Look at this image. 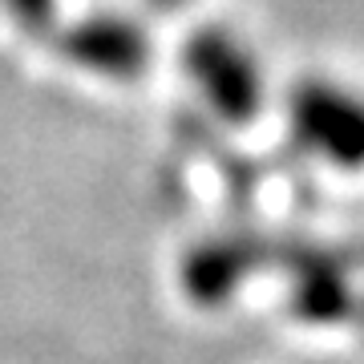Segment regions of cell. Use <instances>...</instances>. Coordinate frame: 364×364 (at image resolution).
Masks as SVG:
<instances>
[{
	"instance_id": "277c9868",
	"label": "cell",
	"mask_w": 364,
	"mask_h": 364,
	"mask_svg": "<svg viewBox=\"0 0 364 364\" xmlns=\"http://www.w3.org/2000/svg\"><path fill=\"white\" fill-rule=\"evenodd\" d=\"M259 267V247L239 235H219L198 243L182 259V291L198 308H223L247 284V275Z\"/></svg>"
},
{
	"instance_id": "5b68a950",
	"label": "cell",
	"mask_w": 364,
	"mask_h": 364,
	"mask_svg": "<svg viewBox=\"0 0 364 364\" xmlns=\"http://www.w3.org/2000/svg\"><path fill=\"white\" fill-rule=\"evenodd\" d=\"M291 312L304 324H340L356 316V296L340 255H324L312 247L291 255Z\"/></svg>"
},
{
	"instance_id": "8992f818",
	"label": "cell",
	"mask_w": 364,
	"mask_h": 364,
	"mask_svg": "<svg viewBox=\"0 0 364 364\" xmlns=\"http://www.w3.org/2000/svg\"><path fill=\"white\" fill-rule=\"evenodd\" d=\"M4 9L13 13V21H21L25 28L41 33V28L53 25V16H57V0H4Z\"/></svg>"
},
{
	"instance_id": "3957f363",
	"label": "cell",
	"mask_w": 364,
	"mask_h": 364,
	"mask_svg": "<svg viewBox=\"0 0 364 364\" xmlns=\"http://www.w3.org/2000/svg\"><path fill=\"white\" fill-rule=\"evenodd\" d=\"M61 53L77 69H90L97 77L134 81L150 61V41L126 16H90L61 33Z\"/></svg>"
},
{
	"instance_id": "52a82bcc",
	"label": "cell",
	"mask_w": 364,
	"mask_h": 364,
	"mask_svg": "<svg viewBox=\"0 0 364 364\" xmlns=\"http://www.w3.org/2000/svg\"><path fill=\"white\" fill-rule=\"evenodd\" d=\"M154 4H162V9H170V4H182V0H154Z\"/></svg>"
},
{
	"instance_id": "7a4b0ae2",
	"label": "cell",
	"mask_w": 364,
	"mask_h": 364,
	"mask_svg": "<svg viewBox=\"0 0 364 364\" xmlns=\"http://www.w3.org/2000/svg\"><path fill=\"white\" fill-rule=\"evenodd\" d=\"M291 134L340 170H364V97L332 81H299L291 90Z\"/></svg>"
},
{
	"instance_id": "6da1fadb",
	"label": "cell",
	"mask_w": 364,
	"mask_h": 364,
	"mask_svg": "<svg viewBox=\"0 0 364 364\" xmlns=\"http://www.w3.org/2000/svg\"><path fill=\"white\" fill-rule=\"evenodd\" d=\"M186 73L198 85L203 102L231 126H247L259 117L263 105V77L251 49L227 28H198L186 41Z\"/></svg>"
}]
</instances>
